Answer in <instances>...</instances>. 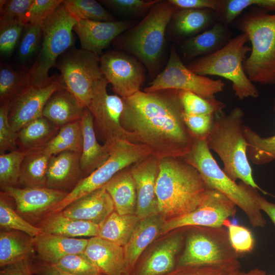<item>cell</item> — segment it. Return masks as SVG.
<instances>
[{"instance_id":"1","label":"cell","mask_w":275,"mask_h":275,"mask_svg":"<svg viewBox=\"0 0 275 275\" xmlns=\"http://www.w3.org/2000/svg\"><path fill=\"white\" fill-rule=\"evenodd\" d=\"M123 99L121 123L134 143L159 159L182 158L189 151L194 137L184 121L179 90L139 91Z\"/></svg>"},{"instance_id":"2","label":"cell","mask_w":275,"mask_h":275,"mask_svg":"<svg viewBox=\"0 0 275 275\" xmlns=\"http://www.w3.org/2000/svg\"><path fill=\"white\" fill-rule=\"evenodd\" d=\"M207 189L198 171L182 158L159 159L155 190L163 218L169 219L194 210Z\"/></svg>"},{"instance_id":"3","label":"cell","mask_w":275,"mask_h":275,"mask_svg":"<svg viewBox=\"0 0 275 275\" xmlns=\"http://www.w3.org/2000/svg\"><path fill=\"white\" fill-rule=\"evenodd\" d=\"M244 112L240 107L228 114L223 111L214 116L206 139L208 148L219 156L224 171L233 181H241L261 189L255 182L246 154L247 144L243 131Z\"/></svg>"},{"instance_id":"4","label":"cell","mask_w":275,"mask_h":275,"mask_svg":"<svg viewBox=\"0 0 275 275\" xmlns=\"http://www.w3.org/2000/svg\"><path fill=\"white\" fill-rule=\"evenodd\" d=\"M182 158L198 171L207 188L219 191L240 208L253 227H265L266 222L255 199V188L232 180L217 163L206 139L194 138L190 150Z\"/></svg>"},{"instance_id":"5","label":"cell","mask_w":275,"mask_h":275,"mask_svg":"<svg viewBox=\"0 0 275 275\" xmlns=\"http://www.w3.org/2000/svg\"><path fill=\"white\" fill-rule=\"evenodd\" d=\"M176 10L169 1L160 0L142 21L112 43L134 55L153 73L163 51L167 27Z\"/></svg>"},{"instance_id":"6","label":"cell","mask_w":275,"mask_h":275,"mask_svg":"<svg viewBox=\"0 0 275 275\" xmlns=\"http://www.w3.org/2000/svg\"><path fill=\"white\" fill-rule=\"evenodd\" d=\"M238 28L252 45L243 64L246 76L252 82L275 84V14L257 8L239 19Z\"/></svg>"},{"instance_id":"7","label":"cell","mask_w":275,"mask_h":275,"mask_svg":"<svg viewBox=\"0 0 275 275\" xmlns=\"http://www.w3.org/2000/svg\"><path fill=\"white\" fill-rule=\"evenodd\" d=\"M248 41L247 36L241 33L217 51L194 60L187 67L200 75L219 76L230 80L235 96L240 100L257 98L258 90L246 76L243 67L246 54L251 51L246 45Z\"/></svg>"},{"instance_id":"8","label":"cell","mask_w":275,"mask_h":275,"mask_svg":"<svg viewBox=\"0 0 275 275\" xmlns=\"http://www.w3.org/2000/svg\"><path fill=\"white\" fill-rule=\"evenodd\" d=\"M187 236L177 267L205 268L230 272L240 268L238 255L224 227L198 226Z\"/></svg>"},{"instance_id":"9","label":"cell","mask_w":275,"mask_h":275,"mask_svg":"<svg viewBox=\"0 0 275 275\" xmlns=\"http://www.w3.org/2000/svg\"><path fill=\"white\" fill-rule=\"evenodd\" d=\"M77 22L63 3L45 21L40 51L29 70L31 85L44 87L54 80L56 76L49 77V71L55 66L58 58L72 47V31Z\"/></svg>"},{"instance_id":"10","label":"cell","mask_w":275,"mask_h":275,"mask_svg":"<svg viewBox=\"0 0 275 275\" xmlns=\"http://www.w3.org/2000/svg\"><path fill=\"white\" fill-rule=\"evenodd\" d=\"M150 155L149 149L143 145L126 140L119 141L112 149L108 159L91 174L82 178L48 214L62 211L75 200L104 186L119 172Z\"/></svg>"},{"instance_id":"11","label":"cell","mask_w":275,"mask_h":275,"mask_svg":"<svg viewBox=\"0 0 275 275\" xmlns=\"http://www.w3.org/2000/svg\"><path fill=\"white\" fill-rule=\"evenodd\" d=\"M54 67L60 71L65 88L87 107L95 83L103 77L100 57L90 51L71 47L58 58Z\"/></svg>"},{"instance_id":"12","label":"cell","mask_w":275,"mask_h":275,"mask_svg":"<svg viewBox=\"0 0 275 275\" xmlns=\"http://www.w3.org/2000/svg\"><path fill=\"white\" fill-rule=\"evenodd\" d=\"M225 86L221 79H213L191 71L184 65L175 46H172L166 67L144 91L150 93L164 90H184L205 98H213L215 94L223 91Z\"/></svg>"},{"instance_id":"13","label":"cell","mask_w":275,"mask_h":275,"mask_svg":"<svg viewBox=\"0 0 275 275\" xmlns=\"http://www.w3.org/2000/svg\"><path fill=\"white\" fill-rule=\"evenodd\" d=\"M108 84L103 76L93 87L92 96L87 107L93 117L94 127H96L103 144L113 147L122 140L133 142L131 135L121 123L123 99L117 95L108 94Z\"/></svg>"},{"instance_id":"14","label":"cell","mask_w":275,"mask_h":275,"mask_svg":"<svg viewBox=\"0 0 275 275\" xmlns=\"http://www.w3.org/2000/svg\"><path fill=\"white\" fill-rule=\"evenodd\" d=\"M236 206L222 193L208 188L203 201L197 208L165 221L161 233L187 227H224V222L235 215Z\"/></svg>"},{"instance_id":"15","label":"cell","mask_w":275,"mask_h":275,"mask_svg":"<svg viewBox=\"0 0 275 275\" xmlns=\"http://www.w3.org/2000/svg\"><path fill=\"white\" fill-rule=\"evenodd\" d=\"M103 76L113 90L122 98L129 97L140 91L145 79V72L135 58L123 52L111 51L100 57Z\"/></svg>"},{"instance_id":"16","label":"cell","mask_w":275,"mask_h":275,"mask_svg":"<svg viewBox=\"0 0 275 275\" xmlns=\"http://www.w3.org/2000/svg\"><path fill=\"white\" fill-rule=\"evenodd\" d=\"M1 188L13 201L17 212L31 224L39 222L68 194L46 186Z\"/></svg>"},{"instance_id":"17","label":"cell","mask_w":275,"mask_h":275,"mask_svg":"<svg viewBox=\"0 0 275 275\" xmlns=\"http://www.w3.org/2000/svg\"><path fill=\"white\" fill-rule=\"evenodd\" d=\"M65 87L61 76L56 77L48 85L36 87L31 85L9 103V120L17 132L29 122L42 116L44 107L51 95Z\"/></svg>"},{"instance_id":"18","label":"cell","mask_w":275,"mask_h":275,"mask_svg":"<svg viewBox=\"0 0 275 275\" xmlns=\"http://www.w3.org/2000/svg\"><path fill=\"white\" fill-rule=\"evenodd\" d=\"M159 170V159L152 155L129 168L136 187L135 214L141 219L159 214L155 190Z\"/></svg>"},{"instance_id":"19","label":"cell","mask_w":275,"mask_h":275,"mask_svg":"<svg viewBox=\"0 0 275 275\" xmlns=\"http://www.w3.org/2000/svg\"><path fill=\"white\" fill-rule=\"evenodd\" d=\"M128 21H77L73 31L79 38L82 49L97 56L118 36L131 28Z\"/></svg>"},{"instance_id":"20","label":"cell","mask_w":275,"mask_h":275,"mask_svg":"<svg viewBox=\"0 0 275 275\" xmlns=\"http://www.w3.org/2000/svg\"><path fill=\"white\" fill-rule=\"evenodd\" d=\"M80 153L65 151L52 155L49 160L46 186L70 193L84 178Z\"/></svg>"},{"instance_id":"21","label":"cell","mask_w":275,"mask_h":275,"mask_svg":"<svg viewBox=\"0 0 275 275\" xmlns=\"http://www.w3.org/2000/svg\"><path fill=\"white\" fill-rule=\"evenodd\" d=\"M114 211L113 200L103 186L75 200L61 212L73 219L100 225Z\"/></svg>"},{"instance_id":"22","label":"cell","mask_w":275,"mask_h":275,"mask_svg":"<svg viewBox=\"0 0 275 275\" xmlns=\"http://www.w3.org/2000/svg\"><path fill=\"white\" fill-rule=\"evenodd\" d=\"M104 275L127 274L124 247L99 236L88 239L83 252Z\"/></svg>"},{"instance_id":"23","label":"cell","mask_w":275,"mask_h":275,"mask_svg":"<svg viewBox=\"0 0 275 275\" xmlns=\"http://www.w3.org/2000/svg\"><path fill=\"white\" fill-rule=\"evenodd\" d=\"M80 122L83 137L80 163L85 178L108 159L114 146L101 145L98 143L95 131L94 118L87 107L84 109Z\"/></svg>"},{"instance_id":"24","label":"cell","mask_w":275,"mask_h":275,"mask_svg":"<svg viewBox=\"0 0 275 275\" xmlns=\"http://www.w3.org/2000/svg\"><path fill=\"white\" fill-rule=\"evenodd\" d=\"M88 239L68 237L42 232L33 238L39 261L53 265L65 256L83 253Z\"/></svg>"},{"instance_id":"25","label":"cell","mask_w":275,"mask_h":275,"mask_svg":"<svg viewBox=\"0 0 275 275\" xmlns=\"http://www.w3.org/2000/svg\"><path fill=\"white\" fill-rule=\"evenodd\" d=\"M182 243L183 236L180 233L168 237L159 244L138 267L134 268L132 270H134V271L130 274L165 275L171 272L177 267L176 256Z\"/></svg>"},{"instance_id":"26","label":"cell","mask_w":275,"mask_h":275,"mask_svg":"<svg viewBox=\"0 0 275 275\" xmlns=\"http://www.w3.org/2000/svg\"><path fill=\"white\" fill-rule=\"evenodd\" d=\"M232 34L228 25L214 23L210 29L184 41L181 45L184 58L189 60L211 54L226 44Z\"/></svg>"},{"instance_id":"27","label":"cell","mask_w":275,"mask_h":275,"mask_svg":"<svg viewBox=\"0 0 275 275\" xmlns=\"http://www.w3.org/2000/svg\"><path fill=\"white\" fill-rule=\"evenodd\" d=\"M159 214L141 219L124 246L127 274L129 275L144 250L161 233L164 221Z\"/></svg>"},{"instance_id":"28","label":"cell","mask_w":275,"mask_h":275,"mask_svg":"<svg viewBox=\"0 0 275 275\" xmlns=\"http://www.w3.org/2000/svg\"><path fill=\"white\" fill-rule=\"evenodd\" d=\"M86 107L63 87L49 97L44 107L42 116L61 127L80 120Z\"/></svg>"},{"instance_id":"29","label":"cell","mask_w":275,"mask_h":275,"mask_svg":"<svg viewBox=\"0 0 275 275\" xmlns=\"http://www.w3.org/2000/svg\"><path fill=\"white\" fill-rule=\"evenodd\" d=\"M42 232L68 237L98 236L100 225L73 219L61 212L48 214L37 224Z\"/></svg>"},{"instance_id":"30","label":"cell","mask_w":275,"mask_h":275,"mask_svg":"<svg viewBox=\"0 0 275 275\" xmlns=\"http://www.w3.org/2000/svg\"><path fill=\"white\" fill-rule=\"evenodd\" d=\"M128 168L118 173L104 186L113 200L115 210L122 215L135 214L136 208L135 184Z\"/></svg>"},{"instance_id":"31","label":"cell","mask_w":275,"mask_h":275,"mask_svg":"<svg viewBox=\"0 0 275 275\" xmlns=\"http://www.w3.org/2000/svg\"><path fill=\"white\" fill-rule=\"evenodd\" d=\"M172 19L175 33L188 38L200 33L217 20L215 12L209 9H177Z\"/></svg>"},{"instance_id":"32","label":"cell","mask_w":275,"mask_h":275,"mask_svg":"<svg viewBox=\"0 0 275 275\" xmlns=\"http://www.w3.org/2000/svg\"><path fill=\"white\" fill-rule=\"evenodd\" d=\"M34 251L33 237L18 231H1V267L31 258Z\"/></svg>"},{"instance_id":"33","label":"cell","mask_w":275,"mask_h":275,"mask_svg":"<svg viewBox=\"0 0 275 275\" xmlns=\"http://www.w3.org/2000/svg\"><path fill=\"white\" fill-rule=\"evenodd\" d=\"M60 128L43 116L29 122L17 132L18 149L29 151L46 145L57 134Z\"/></svg>"},{"instance_id":"34","label":"cell","mask_w":275,"mask_h":275,"mask_svg":"<svg viewBox=\"0 0 275 275\" xmlns=\"http://www.w3.org/2000/svg\"><path fill=\"white\" fill-rule=\"evenodd\" d=\"M51 156L45 146L27 151L21 164L19 184L23 187L46 186Z\"/></svg>"},{"instance_id":"35","label":"cell","mask_w":275,"mask_h":275,"mask_svg":"<svg viewBox=\"0 0 275 275\" xmlns=\"http://www.w3.org/2000/svg\"><path fill=\"white\" fill-rule=\"evenodd\" d=\"M141 219L135 214H119L115 210L100 224V237L124 246Z\"/></svg>"},{"instance_id":"36","label":"cell","mask_w":275,"mask_h":275,"mask_svg":"<svg viewBox=\"0 0 275 275\" xmlns=\"http://www.w3.org/2000/svg\"><path fill=\"white\" fill-rule=\"evenodd\" d=\"M273 110L275 113V99ZM243 131L247 144V156L252 163L263 165L275 160V134L264 138L245 125Z\"/></svg>"},{"instance_id":"37","label":"cell","mask_w":275,"mask_h":275,"mask_svg":"<svg viewBox=\"0 0 275 275\" xmlns=\"http://www.w3.org/2000/svg\"><path fill=\"white\" fill-rule=\"evenodd\" d=\"M31 85L29 70H18L8 65L0 69V103H10Z\"/></svg>"},{"instance_id":"38","label":"cell","mask_w":275,"mask_h":275,"mask_svg":"<svg viewBox=\"0 0 275 275\" xmlns=\"http://www.w3.org/2000/svg\"><path fill=\"white\" fill-rule=\"evenodd\" d=\"M83 137L80 120L61 126L54 137L45 147L52 156L65 151L81 153Z\"/></svg>"},{"instance_id":"39","label":"cell","mask_w":275,"mask_h":275,"mask_svg":"<svg viewBox=\"0 0 275 275\" xmlns=\"http://www.w3.org/2000/svg\"><path fill=\"white\" fill-rule=\"evenodd\" d=\"M10 198L2 191L0 196V226L3 230L18 231L35 237L42 233L40 228L30 223L15 211Z\"/></svg>"},{"instance_id":"40","label":"cell","mask_w":275,"mask_h":275,"mask_svg":"<svg viewBox=\"0 0 275 275\" xmlns=\"http://www.w3.org/2000/svg\"><path fill=\"white\" fill-rule=\"evenodd\" d=\"M63 4L69 13L77 21H115L114 16L96 1L65 0Z\"/></svg>"},{"instance_id":"41","label":"cell","mask_w":275,"mask_h":275,"mask_svg":"<svg viewBox=\"0 0 275 275\" xmlns=\"http://www.w3.org/2000/svg\"><path fill=\"white\" fill-rule=\"evenodd\" d=\"M179 97L184 112L188 114L215 115L226 107L215 98H205L188 91L179 90Z\"/></svg>"},{"instance_id":"42","label":"cell","mask_w":275,"mask_h":275,"mask_svg":"<svg viewBox=\"0 0 275 275\" xmlns=\"http://www.w3.org/2000/svg\"><path fill=\"white\" fill-rule=\"evenodd\" d=\"M255 6L266 11H275V0H223L221 8L216 12V19L228 25L242 12Z\"/></svg>"},{"instance_id":"43","label":"cell","mask_w":275,"mask_h":275,"mask_svg":"<svg viewBox=\"0 0 275 275\" xmlns=\"http://www.w3.org/2000/svg\"><path fill=\"white\" fill-rule=\"evenodd\" d=\"M27 151L16 150L0 154V185L18 186L21 164Z\"/></svg>"},{"instance_id":"44","label":"cell","mask_w":275,"mask_h":275,"mask_svg":"<svg viewBox=\"0 0 275 275\" xmlns=\"http://www.w3.org/2000/svg\"><path fill=\"white\" fill-rule=\"evenodd\" d=\"M52 265L61 271L73 275L102 274L84 253L67 255Z\"/></svg>"},{"instance_id":"45","label":"cell","mask_w":275,"mask_h":275,"mask_svg":"<svg viewBox=\"0 0 275 275\" xmlns=\"http://www.w3.org/2000/svg\"><path fill=\"white\" fill-rule=\"evenodd\" d=\"M42 25L39 24H25L18 47L20 60L26 61L31 59L41 47L42 39Z\"/></svg>"},{"instance_id":"46","label":"cell","mask_w":275,"mask_h":275,"mask_svg":"<svg viewBox=\"0 0 275 275\" xmlns=\"http://www.w3.org/2000/svg\"><path fill=\"white\" fill-rule=\"evenodd\" d=\"M223 226L228 229L231 245L239 257L251 252L254 248L255 239L251 231L247 228L231 223L228 219Z\"/></svg>"},{"instance_id":"47","label":"cell","mask_w":275,"mask_h":275,"mask_svg":"<svg viewBox=\"0 0 275 275\" xmlns=\"http://www.w3.org/2000/svg\"><path fill=\"white\" fill-rule=\"evenodd\" d=\"M34 0H9L0 2V26L15 23H25L26 13Z\"/></svg>"},{"instance_id":"48","label":"cell","mask_w":275,"mask_h":275,"mask_svg":"<svg viewBox=\"0 0 275 275\" xmlns=\"http://www.w3.org/2000/svg\"><path fill=\"white\" fill-rule=\"evenodd\" d=\"M9 103L1 104L0 106V153L18 149L16 132L9 120Z\"/></svg>"},{"instance_id":"49","label":"cell","mask_w":275,"mask_h":275,"mask_svg":"<svg viewBox=\"0 0 275 275\" xmlns=\"http://www.w3.org/2000/svg\"><path fill=\"white\" fill-rule=\"evenodd\" d=\"M160 0H102L105 6L121 13L132 15L142 14L150 9Z\"/></svg>"},{"instance_id":"50","label":"cell","mask_w":275,"mask_h":275,"mask_svg":"<svg viewBox=\"0 0 275 275\" xmlns=\"http://www.w3.org/2000/svg\"><path fill=\"white\" fill-rule=\"evenodd\" d=\"M63 2V0H34L26 15V24L43 25Z\"/></svg>"},{"instance_id":"51","label":"cell","mask_w":275,"mask_h":275,"mask_svg":"<svg viewBox=\"0 0 275 275\" xmlns=\"http://www.w3.org/2000/svg\"><path fill=\"white\" fill-rule=\"evenodd\" d=\"M25 24L15 22L0 26V52L10 56L20 40Z\"/></svg>"},{"instance_id":"52","label":"cell","mask_w":275,"mask_h":275,"mask_svg":"<svg viewBox=\"0 0 275 275\" xmlns=\"http://www.w3.org/2000/svg\"><path fill=\"white\" fill-rule=\"evenodd\" d=\"M215 115H193L184 112L185 125L194 138L206 139L212 127Z\"/></svg>"},{"instance_id":"53","label":"cell","mask_w":275,"mask_h":275,"mask_svg":"<svg viewBox=\"0 0 275 275\" xmlns=\"http://www.w3.org/2000/svg\"><path fill=\"white\" fill-rule=\"evenodd\" d=\"M176 9H209L217 12L223 0H169Z\"/></svg>"},{"instance_id":"54","label":"cell","mask_w":275,"mask_h":275,"mask_svg":"<svg viewBox=\"0 0 275 275\" xmlns=\"http://www.w3.org/2000/svg\"><path fill=\"white\" fill-rule=\"evenodd\" d=\"M34 261L28 258L1 267L0 275H33Z\"/></svg>"},{"instance_id":"55","label":"cell","mask_w":275,"mask_h":275,"mask_svg":"<svg viewBox=\"0 0 275 275\" xmlns=\"http://www.w3.org/2000/svg\"><path fill=\"white\" fill-rule=\"evenodd\" d=\"M34 274L36 275H73L66 273L58 269L51 264L38 261L34 262ZM98 275H104L100 274Z\"/></svg>"},{"instance_id":"56","label":"cell","mask_w":275,"mask_h":275,"mask_svg":"<svg viewBox=\"0 0 275 275\" xmlns=\"http://www.w3.org/2000/svg\"><path fill=\"white\" fill-rule=\"evenodd\" d=\"M254 195L260 210L267 214L275 226V204L266 200L256 188L254 189Z\"/></svg>"},{"instance_id":"57","label":"cell","mask_w":275,"mask_h":275,"mask_svg":"<svg viewBox=\"0 0 275 275\" xmlns=\"http://www.w3.org/2000/svg\"><path fill=\"white\" fill-rule=\"evenodd\" d=\"M215 272V270L208 268L177 267L174 270L165 275H200Z\"/></svg>"},{"instance_id":"58","label":"cell","mask_w":275,"mask_h":275,"mask_svg":"<svg viewBox=\"0 0 275 275\" xmlns=\"http://www.w3.org/2000/svg\"><path fill=\"white\" fill-rule=\"evenodd\" d=\"M241 275H267L266 272L259 268L251 269L247 272H241Z\"/></svg>"},{"instance_id":"59","label":"cell","mask_w":275,"mask_h":275,"mask_svg":"<svg viewBox=\"0 0 275 275\" xmlns=\"http://www.w3.org/2000/svg\"><path fill=\"white\" fill-rule=\"evenodd\" d=\"M228 275H241V271L240 268L234 269L230 271Z\"/></svg>"},{"instance_id":"60","label":"cell","mask_w":275,"mask_h":275,"mask_svg":"<svg viewBox=\"0 0 275 275\" xmlns=\"http://www.w3.org/2000/svg\"><path fill=\"white\" fill-rule=\"evenodd\" d=\"M229 272H222L217 273H204L200 275H228Z\"/></svg>"},{"instance_id":"61","label":"cell","mask_w":275,"mask_h":275,"mask_svg":"<svg viewBox=\"0 0 275 275\" xmlns=\"http://www.w3.org/2000/svg\"><path fill=\"white\" fill-rule=\"evenodd\" d=\"M122 275H126V274H122Z\"/></svg>"}]
</instances>
